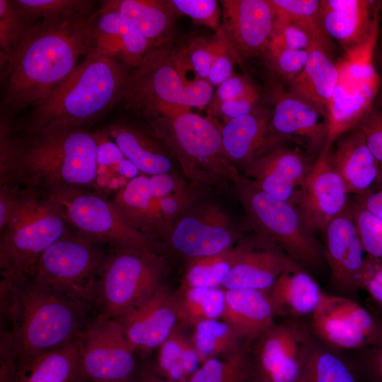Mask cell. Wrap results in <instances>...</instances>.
Masks as SVG:
<instances>
[{"mask_svg": "<svg viewBox=\"0 0 382 382\" xmlns=\"http://www.w3.org/2000/svg\"><path fill=\"white\" fill-rule=\"evenodd\" d=\"M97 12L35 24L1 64V117L11 120L34 108L74 72L92 49Z\"/></svg>", "mask_w": 382, "mask_h": 382, "instance_id": "1", "label": "cell"}, {"mask_svg": "<svg viewBox=\"0 0 382 382\" xmlns=\"http://www.w3.org/2000/svg\"><path fill=\"white\" fill-rule=\"evenodd\" d=\"M1 318L18 365L77 340L97 316L94 306L33 277L1 280Z\"/></svg>", "mask_w": 382, "mask_h": 382, "instance_id": "2", "label": "cell"}, {"mask_svg": "<svg viewBox=\"0 0 382 382\" xmlns=\"http://www.w3.org/2000/svg\"><path fill=\"white\" fill-rule=\"evenodd\" d=\"M0 135L1 185L21 183L49 195L81 189L96 178L98 144L83 129L21 138L1 118Z\"/></svg>", "mask_w": 382, "mask_h": 382, "instance_id": "3", "label": "cell"}, {"mask_svg": "<svg viewBox=\"0 0 382 382\" xmlns=\"http://www.w3.org/2000/svg\"><path fill=\"white\" fill-rule=\"evenodd\" d=\"M128 73L120 62L91 50L74 72L33 108L28 137L83 129L122 100Z\"/></svg>", "mask_w": 382, "mask_h": 382, "instance_id": "4", "label": "cell"}, {"mask_svg": "<svg viewBox=\"0 0 382 382\" xmlns=\"http://www.w3.org/2000/svg\"><path fill=\"white\" fill-rule=\"evenodd\" d=\"M149 127L192 184L234 183L241 175L224 151L221 127L213 117L190 111L149 120Z\"/></svg>", "mask_w": 382, "mask_h": 382, "instance_id": "5", "label": "cell"}, {"mask_svg": "<svg viewBox=\"0 0 382 382\" xmlns=\"http://www.w3.org/2000/svg\"><path fill=\"white\" fill-rule=\"evenodd\" d=\"M64 216L47 195L18 190L1 228V280L16 282L33 275L40 256L68 231Z\"/></svg>", "mask_w": 382, "mask_h": 382, "instance_id": "6", "label": "cell"}, {"mask_svg": "<svg viewBox=\"0 0 382 382\" xmlns=\"http://www.w3.org/2000/svg\"><path fill=\"white\" fill-rule=\"evenodd\" d=\"M167 274L161 252L111 246L98 283L96 317L115 319L139 306L164 285Z\"/></svg>", "mask_w": 382, "mask_h": 382, "instance_id": "7", "label": "cell"}, {"mask_svg": "<svg viewBox=\"0 0 382 382\" xmlns=\"http://www.w3.org/2000/svg\"><path fill=\"white\" fill-rule=\"evenodd\" d=\"M233 184L257 232L270 238L308 271L323 265V247L294 204L267 194L241 174Z\"/></svg>", "mask_w": 382, "mask_h": 382, "instance_id": "8", "label": "cell"}, {"mask_svg": "<svg viewBox=\"0 0 382 382\" xmlns=\"http://www.w3.org/2000/svg\"><path fill=\"white\" fill-rule=\"evenodd\" d=\"M187 81L170 42L151 47L128 74L125 107L150 120L186 112L183 96Z\"/></svg>", "mask_w": 382, "mask_h": 382, "instance_id": "9", "label": "cell"}, {"mask_svg": "<svg viewBox=\"0 0 382 382\" xmlns=\"http://www.w3.org/2000/svg\"><path fill=\"white\" fill-rule=\"evenodd\" d=\"M98 243L78 232H67L40 256L31 277L95 308L98 283L108 255Z\"/></svg>", "mask_w": 382, "mask_h": 382, "instance_id": "10", "label": "cell"}, {"mask_svg": "<svg viewBox=\"0 0 382 382\" xmlns=\"http://www.w3.org/2000/svg\"><path fill=\"white\" fill-rule=\"evenodd\" d=\"M47 195L57 205L67 223L91 241L115 247L161 252L157 238L131 226L113 202L98 194L74 189Z\"/></svg>", "mask_w": 382, "mask_h": 382, "instance_id": "11", "label": "cell"}, {"mask_svg": "<svg viewBox=\"0 0 382 382\" xmlns=\"http://www.w3.org/2000/svg\"><path fill=\"white\" fill-rule=\"evenodd\" d=\"M87 382H129L136 372L135 351L115 319L96 317L79 338Z\"/></svg>", "mask_w": 382, "mask_h": 382, "instance_id": "12", "label": "cell"}, {"mask_svg": "<svg viewBox=\"0 0 382 382\" xmlns=\"http://www.w3.org/2000/svg\"><path fill=\"white\" fill-rule=\"evenodd\" d=\"M236 240L233 224L221 207L195 201L176 221L166 243L191 261L225 252Z\"/></svg>", "mask_w": 382, "mask_h": 382, "instance_id": "13", "label": "cell"}, {"mask_svg": "<svg viewBox=\"0 0 382 382\" xmlns=\"http://www.w3.org/2000/svg\"><path fill=\"white\" fill-rule=\"evenodd\" d=\"M266 95L272 105L270 130L283 141H292L316 157L327 139L324 115L313 104L286 90L272 73L268 79Z\"/></svg>", "mask_w": 382, "mask_h": 382, "instance_id": "14", "label": "cell"}, {"mask_svg": "<svg viewBox=\"0 0 382 382\" xmlns=\"http://www.w3.org/2000/svg\"><path fill=\"white\" fill-rule=\"evenodd\" d=\"M330 152H322L313 161L294 204L310 228L321 231L349 205L346 187L335 169Z\"/></svg>", "mask_w": 382, "mask_h": 382, "instance_id": "15", "label": "cell"}, {"mask_svg": "<svg viewBox=\"0 0 382 382\" xmlns=\"http://www.w3.org/2000/svg\"><path fill=\"white\" fill-rule=\"evenodd\" d=\"M320 232L330 283L340 296L349 298L360 289L359 278L365 257L349 202Z\"/></svg>", "mask_w": 382, "mask_h": 382, "instance_id": "16", "label": "cell"}, {"mask_svg": "<svg viewBox=\"0 0 382 382\" xmlns=\"http://www.w3.org/2000/svg\"><path fill=\"white\" fill-rule=\"evenodd\" d=\"M220 30L241 60L263 55L275 23L269 0L220 1Z\"/></svg>", "mask_w": 382, "mask_h": 382, "instance_id": "17", "label": "cell"}, {"mask_svg": "<svg viewBox=\"0 0 382 382\" xmlns=\"http://www.w3.org/2000/svg\"><path fill=\"white\" fill-rule=\"evenodd\" d=\"M137 352L157 349L180 325L175 294L163 285L139 306L115 318Z\"/></svg>", "mask_w": 382, "mask_h": 382, "instance_id": "18", "label": "cell"}, {"mask_svg": "<svg viewBox=\"0 0 382 382\" xmlns=\"http://www.w3.org/2000/svg\"><path fill=\"white\" fill-rule=\"evenodd\" d=\"M236 247L235 260L221 285L224 290L250 289L267 292L294 262L274 241L258 232Z\"/></svg>", "mask_w": 382, "mask_h": 382, "instance_id": "19", "label": "cell"}, {"mask_svg": "<svg viewBox=\"0 0 382 382\" xmlns=\"http://www.w3.org/2000/svg\"><path fill=\"white\" fill-rule=\"evenodd\" d=\"M299 148L281 144L254 160L243 175L267 194L294 204L313 161Z\"/></svg>", "mask_w": 382, "mask_h": 382, "instance_id": "20", "label": "cell"}, {"mask_svg": "<svg viewBox=\"0 0 382 382\" xmlns=\"http://www.w3.org/2000/svg\"><path fill=\"white\" fill-rule=\"evenodd\" d=\"M380 4L368 0H322L321 27L347 51L379 30Z\"/></svg>", "mask_w": 382, "mask_h": 382, "instance_id": "21", "label": "cell"}, {"mask_svg": "<svg viewBox=\"0 0 382 382\" xmlns=\"http://www.w3.org/2000/svg\"><path fill=\"white\" fill-rule=\"evenodd\" d=\"M272 109L260 105L250 112L233 118L221 127L224 151L238 168L245 170L254 160L270 149L284 144L272 134Z\"/></svg>", "mask_w": 382, "mask_h": 382, "instance_id": "22", "label": "cell"}, {"mask_svg": "<svg viewBox=\"0 0 382 382\" xmlns=\"http://www.w3.org/2000/svg\"><path fill=\"white\" fill-rule=\"evenodd\" d=\"M167 194L157 192L149 177L139 175L117 192L113 203L131 226L165 243L170 233L163 212V197Z\"/></svg>", "mask_w": 382, "mask_h": 382, "instance_id": "23", "label": "cell"}, {"mask_svg": "<svg viewBox=\"0 0 382 382\" xmlns=\"http://www.w3.org/2000/svg\"><path fill=\"white\" fill-rule=\"evenodd\" d=\"M151 48L147 40L124 15L98 7L91 50L135 68Z\"/></svg>", "mask_w": 382, "mask_h": 382, "instance_id": "24", "label": "cell"}, {"mask_svg": "<svg viewBox=\"0 0 382 382\" xmlns=\"http://www.w3.org/2000/svg\"><path fill=\"white\" fill-rule=\"evenodd\" d=\"M332 48V40L314 42L303 69L288 84L289 92L315 105L325 119L340 78Z\"/></svg>", "mask_w": 382, "mask_h": 382, "instance_id": "25", "label": "cell"}, {"mask_svg": "<svg viewBox=\"0 0 382 382\" xmlns=\"http://www.w3.org/2000/svg\"><path fill=\"white\" fill-rule=\"evenodd\" d=\"M275 316L291 320L312 316L325 294L310 272L293 262L266 292Z\"/></svg>", "mask_w": 382, "mask_h": 382, "instance_id": "26", "label": "cell"}, {"mask_svg": "<svg viewBox=\"0 0 382 382\" xmlns=\"http://www.w3.org/2000/svg\"><path fill=\"white\" fill-rule=\"evenodd\" d=\"M330 159L348 194L365 195L381 182L380 165L356 129L338 139Z\"/></svg>", "mask_w": 382, "mask_h": 382, "instance_id": "27", "label": "cell"}, {"mask_svg": "<svg viewBox=\"0 0 382 382\" xmlns=\"http://www.w3.org/2000/svg\"><path fill=\"white\" fill-rule=\"evenodd\" d=\"M105 132L141 172L150 176L173 173V158L152 132L122 121L111 123Z\"/></svg>", "mask_w": 382, "mask_h": 382, "instance_id": "28", "label": "cell"}, {"mask_svg": "<svg viewBox=\"0 0 382 382\" xmlns=\"http://www.w3.org/2000/svg\"><path fill=\"white\" fill-rule=\"evenodd\" d=\"M274 313L265 291L250 289L225 290L221 320L245 341L253 342L274 323Z\"/></svg>", "mask_w": 382, "mask_h": 382, "instance_id": "29", "label": "cell"}, {"mask_svg": "<svg viewBox=\"0 0 382 382\" xmlns=\"http://www.w3.org/2000/svg\"><path fill=\"white\" fill-rule=\"evenodd\" d=\"M99 4L124 15L151 47L170 42L177 15L166 0H105Z\"/></svg>", "mask_w": 382, "mask_h": 382, "instance_id": "30", "label": "cell"}, {"mask_svg": "<svg viewBox=\"0 0 382 382\" xmlns=\"http://www.w3.org/2000/svg\"><path fill=\"white\" fill-rule=\"evenodd\" d=\"M17 382H87L79 339L18 364Z\"/></svg>", "mask_w": 382, "mask_h": 382, "instance_id": "31", "label": "cell"}, {"mask_svg": "<svg viewBox=\"0 0 382 382\" xmlns=\"http://www.w3.org/2000/svg\"><path fill=\"white\" fill-rule=\"evenodd\" d=\"M377 93L369 88H348L338 83L328 110L323 151H331L339 138L357 127L374 106Z\"/></svg>", "mask_w": 382, "mask_h": 382, "instance_id": "32", "label": "cell"}, {"mask_svg": "<svg viewBox=\"0 0 382 382\" xmlns=\"http://www.w3.org/2000/svg\"><path fill=\"white\" fill-rule=\"evenodd\" d=\"M336 350L311 332L296 382H360L353 363Z\"/></svg>", "mask_w": 382, "mask_h": 382, "instance_id": "33", "label": "cell"}, {"mask_svg": "<svg viewBox=\"0 0 382 382\" xmlns=\"http://www.w3.org/2000/svg\"><path fill=\"white\" fill-rule=\"evenodd\" d=\"M327 294L311 316L310 328L313 335L335 349H358L369 346L363 333L331 306Z\"/></svg>", "mask_w": 382, "mask_h": 382, "instance_id": "34", "label": "cell"}, {"mask_svg": "<svg viewBox=\"0 0 382 382\" xmlns=\"http://www.w3.org/2000/svg\"><path fill=\"white\" fill-rule=\"evenodd\" d=\"M179 325L157 349L155 371L161 376L174 382H188L201 363Z\"/></svg>", "mask_w": 382, "mask_h": 382, "instance_id": "35", "label": "cell"}, {"mask_svg": "<svg viewBox=\"0 0 382 382\" xmlns=\"http://www.w3.org/2000/svg\"><path fill=\"white\" fill-rule=\"evenodd\" d=\"M379 30L366 42L352 48L336 62L339 70V84L348 88L378 90L379 75L374 64V54Z\"/></svg>", "mask_w": 382, "mask_h": 382, "instance_id": "36", "label": "cell"}, {"mask_svg": "<svg viewBox=\"0 0 382 382\" xmlns=\"http://www.w3.org/2000/svg\"><path fill=\"white\" fill-rule=\"evenodd\" d=\"M175 296L181 326L221 318L225 301L221 288L180 287Z\"/></svg>", "mask_w": 382, "mask_h": 382, "instance_id": "37", "label": "cell"}, {"mask_svg": "<svg viewBox=\"0 0 382 382\" xmlns=\"http://www.w3.org/2000/svg\"><path fill=\"white\" fill-rule=\"evenodd\" d=\"M250 342L233 352L204 361L188 382H248L254 374Z\"/></svg>", "mask_w": 382, "mask_h": 382, "instance_id": "38", "label": "cell"}, {"mask_svg": "<svg viewBox=\"0 0 382 382\" xmlns=\"http://www.w3.org/2000/svg\"><path fill=\"white\" fill-rule=\"evenodd\" d=\"M192 328L190 340L201 364L207 359L228 355L246 342L222 320L203 321Z\"/></svg>", "mask_w": 382, "mask_h": 382, "instance_id": "39", "label": "cell"}, {"mask_svg": "<svg viewBox=\"0 0 382 382\" xmlns=\"http://www.w3.org/2000/svg\"><path fill=\"white\" fill-rule=\"evenodd\" d=\"M236 246L221 253L190 261L181 287L221 288L235 260Z\"/></svg>", "mask_w": 382, "mask_h": 382, "instance_id": "40", "label": "cell"}, {"mask_svg": "<svg viewBox=\"0 0 382 382\" xmlns=\"http://www.w3.org/2000/svg\"><path fill=\"white\" fill-rule=\"evenodd\" d=\"M33 22L54 21L98 11L91 0H14Z\"/></svg>", "mask_w": 382, "mask_h": 382, "instance_id": "41", "label": "cell"}, {"mask_svg": "<svg viewBox=\"0 0 382 382\" xmlns=\"http://www.w3.org/2000/svg\"><path fill=\"white\" fill-rule=\"evenodd\" d=\"M35 23L14 0H0L1 64L16 51Z\"/></svg>", "mask_w": 382, "mask_h": 382, "instance_id": "42", "label": "cell"}, {"mask_svg": "<svg viewBox=\"0 0 382 382\" xmlns=\"http://www.w3.org/2000/svg\"><path fill=\"white\" fill-rule=\"evenodd\" d=\"M223 37V33L219 29L212 37H197L183 47L175 50L177 61L184 74L186 71H192L195 78L207 81Z\"/></svg>", "mask_w": 382, "mask_h": 382, "instance_id": "43", "label": "cell"}, {"mask_svg": "<svg viewBox=\"0 0 382 382\" xmlns=\"http://www.w3.org/2000/svg\"><path fill=\"white\" fill-rule=\"evenodd\" d=\"M276 20L299 25L308 31L325 33L320 25L321 0H269Z\"/></svg>", "mask_w": 382, "mask_h": 382, "instance_id": "44", "label": "cell"}, {"mask_svg": "<svg viewBox=\"0 0 382 382\" xmlns=\"http://www.w3.org/2000/svg\"><path fill=\"white\" fill-rule=\"evenodd\" d=\"M349 206L364 253L382 260V219L359 200Z\"/></svg>", "mask_w": 382, "mask_h": 382, "instance_id": "45", "label": "cell"}, {"mask_svg": "<svg viewBox=\"0 0 382 382\" xmlns=\"http://www.w3.org/2000/svg\"><path fill=\"white\" fill-rule=\"evenodd\" d=\"M331 306L369 340L370 345L382 337V320L350 298L327 294Z\"/></svg>", "mask_w": 382, "mask_h": 382, "instance_id": "46", "label": "cell"}, {"mask_svg": "<svg viewBox=\"0 0 382 382\" xmlns=\"http://www.w3.org/2000/svg\"><path fill=\"white\" fill-rule=\"evenodd\" d=\"M329 40H332L325 33L315 34L294 23L275 18L273 33L266 51L308 50L316 42Z\"/></svg>", "mask_w": 382, "mask_h": 382, "instance_id": "47", "label": "cell"}, {"mask_svg": "<svg viewBox=\"0 0 382 382\" xmlns=\"http://www.w3.org/2000/svg\"><path fill=\"white\" fill-rule=\"evenodd\" d=\"M263 57L271 73L288 84L303 69L308 57V50H267Z\"/></svg>", "mask_w": 382, "mask_h": 382, "instance_id": "48", "label": "cell"}, {"mask_svg": "<svg viewBox=\"0 0 382 382\" xmlns=\"http://www.w3.org/2000/svg\"><path fill=\"white\" fill-rule=\"evenodd\" d=\"M178 15L190 18L195 23L206 25L216 32L220 28L221 8L216 0H166Z\"/></svg>", "mask_w": 382, "mask_h": 382, "instance_id": "49", "label": "cell"}, {"mask_svg": "<svg viewBox=\"0 0 382 382\" xmlns=\"http://www.w3.org/2000/svg\"><path fill=\"white\" fill-rule=\"evenodd\" d=\"M354 129L361 133L367 147L378 162L382 182V109L374 105Z\"/></svg>", "mask_w": 382, "mask_h": 382, "instance_id": "50", "label": "cell"}, {"mask_svg": "<svg viewBox=\"0 0 382 382\" xmlns=\"http://www.w3.org/2000/svg\"><path fill=\"white\" fill-rule=\"evenodd\" d=\"M223 35L221 45L212 62L207 79V81L212 86H218L234 74V62L242 64V60L236 53L224 33Z\"/></svg>", "mask_w": 382, "mask_h": 382, "instance_id": "51", "label": "cell"}, {"mask_svg": "<svg viewBox=\"0 0 382 382\" xmlns=\"http://www.w3.org/2000/svg\"><path fill=\"white\" fill-rule=\"evenodd\" d=\"M260 93L257 86L247 76L233 74L217 86L209 108L222 102Z\"/></svg>", "mask_w": 382, "mask_h": 382, "instance_id": "52", "label": "cell"}, {"mask_svg": "<svg viewBox=\"0 0 382 382\" xmlns=\"http://www.w3.org/2000/svg\"><path fill=\"white\" fill-rule=\"evenodd\" d=\"M364 349L359 360L352 362L359 378L368 382H382V337Z\"/></svg>", "mask_w": 382, "mask_h": 382, "instance_id": "53", "label": "cell"}, {"mask_svg": "<svg viewBox=\"0 0 382 382\" xmlns=\"http://www.w3.org/2000/svg\"><path fill=\"white\" fill-rule=\"evenodd\" d=\"M359 289L366 291L382 310V260L365 255Z\"/></svg>", "mask_w": 382, "mask_h": 382, "instance_id": "54", "label": "cell"}, {"mask_svg": "<svg viewBox=\"0 0 382 382\" xmlns=\"http://www.w3.org/2000/svg\"><path fill=\"white\" fill-rule=\"evenodd\" d=\"M260 100L261 93L226 100L214 108H209V115L220 117L226 122L250 112L261 105Z\"/></svg>", "mask_w": 382, "mask_h": 382, "instance_id": "55", "label": "cell"}, {"mask_svg": "<svg viewBox=\"0 0 382 382\" xmlns=\"http://www.w3.org/2000/svg\"><path fill=\"white\" fill-rule=\"evenodd\" d=\"M213 96V86L206 80L195 78L184 88L183 107L186 112L193 108L203 109L211 103Z\"/></svg>", "mask_w": 382, "mask_h": 382, "instance_id": "56", "label": "cell"}, {"mask_svg": "<svg viewBox=\"0 0 382 382\" xmlns=\"http://www.w3.org/2000/svg\"><path fill=\"white\" fill-rule=\"evenodd\" d=\"M0 349V382H17V357L9 335L2 329Z\"/></svg>", "mask_w": 382, "mask_h": 382, "instance_id": "57", "label": "cell"}, {"mask_svg": "<svg viewBox=\"0 0 382 382\" xmlns=\"http://www.w3.org/2000/svg\"><path fill=\"white\" fill-rule=\"evenodd\" d=\"M93 136L98 144V166H114L125 158L118 146L110 139L105 131L103 133L93 134Z\"/></svg>", "mask_w": 382, "mask_h": 382, "instance_id": "58", "label": "cell"}, {"mask_svg": "<svg viewBox=\"0 0 382 382\" xmlns=\"http://www.w3.org/2000/svg\"><path fill=\"white\" fill-rule=\"evenodd\" d=\"M129 382H174L158 374L154 368L144 366L135 372Z\"/></svg>", "mask_w": 382, "mask_h": 382, "instance_id": "59", "label": "cell"}, {"mask_svg": "<svg viewBox=\"0 0 382 382\" xmlns=\"http://www.w3.org/2000/svg\"><path fill=\"white\" fill-rule=\"evenodd\" d=\"M116 171L127 177L132 178L139 170L137 167L125 157L117 164L114 166Z\"/></svg>", "mask_w": 382, "mask_h": 382, "instance_id": "60", "label": "cell"}, {"mask_svg": "<svg viewBox=\"0 0 382 382\" xmlns=\"http://www.w3.org/2000/svg\"><path fill=\"white\" fill-rule=\"evenodd\" d=\"M381 59L380 71H378L379 75V86L374 100V105L382 109V58Z\"/></svg>", "mask_w": 382, "mask_h": 382, "instance_id": "61", "label": "cell"}, {"mask_svg": "<svg viewBox=\"0 0 382 382\" xmlns=\"http://www.w3.org/2000/svg\"><path fill=\"white\" fill-rule=\"evenodd\" d=\"M248 382H268L266 380L263 379L262 377L256 374L254 371L253 375L249 379Z\"/></svg>", "mask_w": 382, "mask_h": 382, "instance_id": "62", "label": "cell"}, {"mask_svg": "<svg viewBox=\"0 0 382 382\" xmlns=\"http://www.w3.org/2000/svg\"><path fill=\"white\" fill-rule=\"evenodd\" d=\"M378 42H379L381 48L382 49V33H381V35H379V37H378Z\"/></svg>", "mask_w": 382, "mask_h": 382, "instance_id": "63", "label": "cell"}]
</instances>
